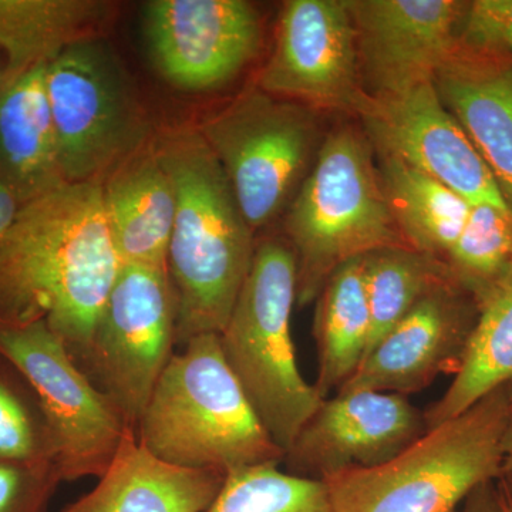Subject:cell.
Here are the masks:
<instances>
[{"mask_svg":"<svg viewBox=\"0 0 512 512\" xmlns=\"http://www.w3.org/2000/svg\"><path fill=\"white\" fill-rule=\"evenodd\" d=\"M121 268L100 183L20 205L0 242V326L43 320L82 367Z\"/></svg>","mask_w":512,"mask_h":512,"instance_id":"cell-1","label":"cell"},{"mask_svg":"<svg viewBox=\"0 0 512 512\" xmlns=\"http://www.w3.org/2000/svg\"><path fill=\"white\" fill-rule=\"evenodd\" d=\"M156 154L175 191L167 274L175 302V343L220 333L255 256L254 234L227 175L198 128L157 141Z\"/></svg>","mask_w":512,"mask_h":512,"instance_id":"cell-2","label":"cell"},{"mask_svg":"<svg viewBox=\"0 0 512 512\" xmlns=\"http://www.w3.org/2000/svg\"><path fill=\"white\" fill-rule=\"evenodd\" d=\"M174 353L154 387L136 436L171 466L215 471L281 464L276 446L222 355L220 335L195 336Z\"/></svg>","mask_w":512,"mask_h":512,"instance_id":"cell-3","label":"cell"},{"mask_svg":"<svg viewBox=\"0 0 512 512\" xmlns=\"http://www.w3.org/2000/svg\"><path fill=\"white\" fill-rule=\"evenodd\" d=\"M511 390L512 383L498 387L380 466L325 478L335 512H456L503 476Z\"/></svg>","mask_w":512,"mask_h":512,"instance_id":"cell-4","label":"cell"},{"mask_svg":"<svg viewBox=\"0 0 512 512\" xmlns=\"http://www.w3.org/2000/svg\"><path fill=\"white\" fill-rule=\"evenodd\" d=\"M372 154L366 136L340 127L322 141L296 192L285 224L298 271L296 305L315 302L346 262L379 249L409 247L390 211Z\"/></svg>","mask_w":512,"mask_h":512,"instance_id":"cell-5","label":"cell"},{"mask_svg":"<svg viewBox=\"0 0 512 512\" xmlns=\"http://www.w3.org/2000/svg\"><path fill=\"white\" fill-rule=\"evenodd\" d=\"M298 271L289 245L268 239L254 262L225 328L222 355L276 446L289 450L322 397L306 382L291 332Z\"/></svg>","mask_w":512,"mask_h":512,"instance_id":"cell-6","label":"cell"},{"mask_svg":"<svg viewBox=\"0 0 512 512\" xmlns=\"http://www.w3.org/2000/svg\"><path fill=\"white\" fill-rule=\"evenodd\" d=\"M198 131L254 232L278 217L322 146L318 120L308 106L259 89L241 94Z\"/></svg>","mask_w":512,"mask_h":512,"instance_id":"cell-7","label":"cell"},{"mask_svg":"<svg viewBox=\"0 0 512 512\" xmlns=\"http://www.w3.org/2000/svg\"><path fill=\"white\" fill-rule=\"evenodd\" d=\"M46 92L66 183H100L140 153L147 136L137 101L100 39L46 66Z\"/></svg>","mask_w":512,"mask_h":512,"instance_id":"cell-8","label":"cell"},{"mask_svg":"<svg viewBox=\"0 0 512 512\" xmlns=\"http://www.w3.org/2000/svg\"><path fill=\"white\" fill-rule=\"evenodd\" d=\"M175 346V302L167 271L121 264L80 369L134 433Z\"/></svg>","mask_w":512,"mask_h":512,"instance_id":"cell-9","label":"cell"},{"mask_svg":"<svg viewBox=\"0 0 512 512\" xmlns=\"http://www.w3.org/2000/svg\"><path fill=\"white\" fill-rule=\"evenodd\" d=\"M0 356L26 377L56 444L62 481L99 478L130 430L46 322L0 326ZM134 433V431H133Z\"/></svg>","mask_w":512,"mask_h":512,"instance_id":"cell-10","label":"cell"},{"mask_svg":"<svg viewBox=\"0 0 512 512\" xmlns=\"http://www.w3.org/2000/svg\"><path fill=\"white\" fill-rule=\"evenodd\" d=\"M379 156L403 161L474 204L510 211L467 134L444 107L433 80L367 94L356 111Z\"/></svg>","mask_w":512,"mask_h":512,"instance_id":"cell-11","label":"cell"},{"mask_svg":"<svg viewBox=\"0 0 512 512\" xmlns=\"http://www.w3.org/2000/svg\"><path fill=\"white\" fill-rule=\"evenodd\" d=\"M143 33L157 72L184 92L231 82L262 46L261 16L244 0H153Z\"/></svg>","mask_w":512,"mask_h":512,"instance_id":"cell-12","label":"cell"},{"mask_svg":"<svg viewBox=\"0 0 512 512\" xmlns=\"http://www.w3.org/2000/svg\"><path fill=\"white\" fill-rule=\"evenodd\" d=\"M259 90L303 106L356 113L366 90L349 0L286 3Z\"/></svg>","mask_w":512,"mask_h":512,"instance_id":"cell-13","label":"cell"},{"mask_svg":"<svg viewBox=\"0 0 512 512\" xmlns=\"http://www.w3.org/2000/svg\"><path fill=\"white\" fill-rule=\"evenodd\" d=\"M427 430L424 412L407 396L375 390L326 397L286 451V471L325 480L397 456Z\"/></svg>","mask_w":512,"mask_h":512,"instance_id":"cell-14","label":"cell"},{"mask_svg":"<svg viewBox=\"0 0 512 512\" xmlns=\"http://www.w3.org/2000/svg\"><path fill=\"white\" fill-rule=\"evenodd\" d=\"M466 6L457 0H349L366 93L433 80L456 52Z\"/></svg>","mask_w":512,"mask_h":512,"instance_id":"cell-15","label":"cell"},{"mask_svg":"<svg viewBox=\"0 0 512 512\" xmlns=\"http://www.w3.org/2000/svg\"><path fill=\"white\" fill-rule=\"evenodd\" d=\"M477 315L476 301L456 282L440 285L369 350L338 392L407 396L429 387L441 373H456Z\"/></svg>","mask_w":512,"mask_h":512,"instance_id":"cell-16","label":"cell"},{"mask_svg":"<svg viewBox=\"0 0 512 512\" xmlns=\"http://www.w3.org/2000/svg\"><path fill=\"white\" fill-rule=\"evenodd\" d=\"M433 82L512 212V55L457 46Z\"/></svg>","mask_w":512,"mask_h":512,"instance_id":"cell-17","label":"cell"},{"mask_svg":"<svg viewBox=\"0 0 512 512\" xmlns=\"http://www.w3.org/2000/svg\"><path fill=\"white\" fill-rule=\"evenodd\" d=\"M224 480L158 460L130 431L96 487L60 512H205Z\"/></svg>","mask_w":512,"mask_h":512,"instance_id":"cell-18","label":"cell"},{"mask_svg":"<svg viewBox=\"0 0 512 512\" xmlns=\"http://www.w3.org/2000/svg\"><path fill=\"white\" fill-rule=\"evenodd\" d=\"M104 212L121 264L167 271L175 191L156 150H141L101 183Z\"/></svg>","mask_w":512,"mask_h":512,"instance_id":"cell-19","label":"cell"},{"mask_svg":"<svg viewBox=\"0 0 512 512\" xmlns=\"http://www.w3.org/2000/svg\"><path fill=\"white\" fill-rule=\"evenodd\" d=\"M0 180L19 204L66 184L46 92V66L3 87L0 93Z\"/></svg>","mask_w":512,"mask_h":512,"instance_id":"cell-20","label":"cell"},{"mask_svg":"<svg viewBox=\"0 0 512 512\" xmlns=\"http://www.w3.org/2000/svg\"><path fill=\"white\" fill-rule=\"evenodd\" d=\"M110 12V3L100 0H0L3 87L69 47L99 39Z\"/></svg>","mask_w":512,"mask_h":512,"instance_id":"cell-21","label":"cell"},{"mask_svg":"<svg viewBox=\"0 0 512 512\" xmlns=\"http://www.w3.org/2000/svg\"><path fill=\"white\" fill-rule=\"evenodd\" d=\"M315 302L318 376L313 386L326 399L352 379L369 348L370 309L363 256L336 269Z\"/></svg>","mask_w":512,"mask_h":512,"instance_id":"cell-22","label":"cell"},{"mask_svg":"<svg viewBox=\"0 0 512 512\" xmlns=\"http://www.w3.org/2000/svg\"><path fill=\"white\" fill-rule=\"evenodd\" d=\"M512 383V269L478 303V315L453 382L424 410L427 429L466 412Z\"/></svg>","mask_w":512,"mask_h":512,"instance_id":"cell-23","label":"cell"},{"mask_svg":"<svg viewBox=\"0 0 512 512\" xmlns=\"http://www.w3.org/2000/svg\"><path fill=\"white\" fill-rule=\"evenodd\" d=\"M384 194L406 244L444 262L456 244L471 204L440 181L403 161L380 156Z\"/></svg>","mask_w":512,"mask_h":512,"instance_id":"cell-24","label":"cell"},{"mask_svg":"<svg viewBox=\"0 0 512 512\" xmlns=\"http://www.w3.org/2000/svg\"><path fill=\"white\" fill-rule=\"evenodd\" d=\"M363 266L370 309L366 355L424 296L453 281L443 261L409 247L379 249L363 256Z\"/></svg>","mask_w":512,"mask_h":512,"instance_id":"cell-25","label":"cell"},{"mask_svg":"<svg viewBox=\"0 0 512 512\" xmlns=\"http://www.w3.org/2000/svg\"><path fill=\"white\" fill-rule=\"evenodd\" d=\"M444 264L451 279L478 306L512 269V212L490 204L471 205Z\"/></svg>","mask_w":512,"mask_h":512,"instance_id":"cell-26","label":"cell"},{"mask_svg":"<svg viewBox=\"0 0 512 512\" xmlns=\"http://www.w3.org/2000/svg\"><path fill=\"white\" fill-rule=\"evenodd\" d=\"M279 466L262 464L227 474L205 512H335L322 480L295 476Z\"/></svg>","mask_w":512,"mask_h":512,"instance_id":"cell-27","label":"cell"},{"mask_svg":"<svg viewBox=\"0 0 512 512\" xmlns=\"http://www.w3.org/2000/svg\"><path fill=\"white\" fill-rule=\"evenodd\" d=\"M0 460L56 464V444L26 377L0 356Z\"/></svg>","mask_w":512,"mask_h":512,"instance_id":"cell-28","label":"cell"},{"mask_svg":"<svg viewBox=\"0 0 512 512\" xmlns=\"http://www.w3.org/2000/svg\"><path fill=\"white\" fill-rule=\"evenodd\" d=\"M62 483L56 464L0 460V512H47Z\"/></svg>","mask_w":512,"mask_h":512,"instance_id":"cell-29","label":"cell"},{"mask_svg":"<svg viewBox=\"0 0 512 512\" xmlns=\"http://www.w3.org/2000/svg\"><path fill=\"white\" fill-rule=\"evenodd\" d=\"M457 43L471 52L512 55V0L467 2Z\"/></svg>","mask_w":512,"mask_h":512,"instance_id":"cell-30","label":"cell"},{"mask_svg":"<svg viewBox=\"0 0 512 512\" xmlns=\"http://www.w3.org/2000/svg\"><path fill=\"white\" fill-rule=\"evenodd\" d=\"M466 501L460 512H504L501 491L495 490L491 483L478 488Z\"/></svg>","mask_w":512,"mask_h":512,"instance_id":"cell-31","label":"cell"},{"mask_svg":"<svg viewBox=\"0 0 512 512\" xmlns=\"http://www.w3.org/2000/svg\"><path fill=\"white\" fill-rule=\"evenodd\" d=\"M20 204L12 190L0 180V242L5 237Z\"/></svg>","mask_w":512,"mask_h":512,"instance_id":"cell-32","label":"cell"},{"mask_svg":"<svg viewBox=\"0 0 512 512\" xmlns=\"http://www.w3.org/2000/svg\"><path fill=\"white\" fill-rule=\"evenodd\" d=\"M505 481L512 483V390L510 402V414H508L507 430L504 437V463L503 476Z\"/></svg>","mask_w":512,"mask_h":512,"instance_id":"cell-33","label":"cell"},{"mask_svg":"<svg viewBox=\"0 0 512 512\" xmlns=\"http://www.w3.org/2000/svg\"><path fill=\"white\" fill-rule=\"evenodd\" d=\"M501 498H503V508L504 512H512V498L510 494L507 493L504 487L500 488Z\"/></svg>","mask_w":512,"mask_h":512,"instance_id":"cell-34","label":"cell"},{"mask_svg":"<svg viewBox=\"0 0 512 512\" xmlns=\"http://www.w3.org/2000/svg\"><path fill=\"white\" fill-rule=\"evenodd\" d=\"M3 80H5V64L0 62V93H2L3 89Z\"/></svg>","mask_w":512,"mask_h":512,"instance_id":"cell-35","label":"cell"},{"mask_svg":"<svg viewBox=\"0 0 512 512\" xmlns=\"http://www.w3.org/2000/svg\"><path fill=\"white\" fill-rule=\"evenodd\" d=\"M503 487L505 490H507V493L510 494V497L512 498V483H508V481L504 480Z\"/></svg>","mask_w":512,"mask_h":512,"instance_id":"cell-36","label":"cell"}]
</instances>
